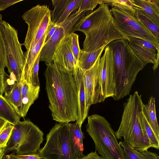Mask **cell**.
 <instances>
[{
	"label": "cell",
	"instance_id": "cell-1",
	"mask_svg": "<svg viewBox=\"0 0 159 159\" xmlns=\"http://www.w3.org/2000/svg\"><path fill=\"white\" fill-rule=\"evenodd\" d=\"M103 55L106 70V98L118 101L129 95L139 72L145 65L135 55L127 40H114Z\"/></svg>",
	"mask_w": 159,
	"mask_h": 159
},
{
	"label": "cell",
	"instance_id": "cell-2",
	"mask_svg": "<svg viewBox=\"0 0 159 159\" xmlns=\"http://www.w3.org/2000/svg\"><path fill=\"white\" fill-rule=\"evenodd\" d=\"M47 66L45 89L53 120L58 123L76 121L77 91L74 76L53 62Z\"/></svg>",
	"mask_w": 159,
	"mask_h": 159
},
{
	"label": "cell",
	"instance_id": "cell-3",
	"mask_svg": "<svg viewBox=\"0 0 159 159\" xmlns=\"http://www.w3.org/2000/svg\"><path fill=\"white\" fill-rule=\"evenodd\" d=\"M78 30L85 35L82 50L86 52L98 49L114 40L124 39L113 24L111 12L107 4L100 5L86 15Z\"/></svg>",
	"mask_w": 159,
	"mask_h": 159
},
{
	"label": "cell",
	"instance_id": "cell-4",
	"mask_svg": "<svg viewBox=\"0 0 159 159\" xmlns=\"http://www.w3.org/2000/svg\"><path fill=\"white\" fill-rule=\"evenodd\" d=\"M83 151L82 141L74 134L71 123H58L47 134L38 154L43 159H77Z\"/></svg>",
	"mask_w": 159,
	"mask_h": 159
},
{
	"label": "cell",
	"instance_id": "cell-5",
	"mask_svg": "<svg viewBox=\"0 0 159 159\" xmlns=\"http://www.w3.org/2000/svg\"><path fill=\"white\" fill-rule=\"evenodd\" d=\"M143 104L141 95L137 91L130 95L123 103L121 120L118 129L115 132L117 139L123 138L124 142L140 152L147 151L151 148L144 135L138 118V113Z\"/></svg>",
	"mask_w": 159,
	"mask_h": 159
},
{
	"label": "cell",
	"instance_id": "cell-6",
	"mask_svg": "<svg viewBox=\"0 0 159 159\" xmlns=\"http://www.w3.org/2000/svg\"><path fill=\"white\" fill-rule=\"evenodd\" d=\"M86 127L94 142L96 151L103 159H125L115 132L104 117L97 114L88 116Z\"/></svg>",
	"mask_w": 159,
	"mask_h": 159
},
{
	"label": "cell",
	"instance_id": "cell-7",
	"mask_svg": "<svg viewBox=\"0 0 159 159\" xmlns=\"http://www.w3.org/2000/svg\"><path fill=\"white\" fill-rule=\"evenodd\" d=\"M43 135V132L31 121H20L14 125L5 154L13 151L16 155L36 153L40 149Z\"/></svg>",
	"mask_w": 159,
	"mask_h": 159
},
{
	"label": "cell",
	"instance_id": "cell-8",
	"mask_svg": "<svg viewBox=\"0 0 159 159\" xmlns=\"http://www.w3.org/2000/svg\"><path fill=\"white\" fill-rule=\"evenodd\" d=\"M0 14V31L3 41L6 67L11 80L20 83L25 61V57L18 39L17 30L2 20Z\"/></svg>",
	"mask_w": 159,
	"mask_h": 159
},
{
	"label": "cell",
	"instance_id": "cell-9",
	"mask_svg": "<svg viewBox=\"0 0 159 159\" xmlns=\"http://www.w3.org/2000/svg\"><path fill=\"white\" fill-rule=\"evenodd\" d=\"M110 11L113 24L124 39L138 38L151 43L159 49V42L136 17L135 14L114 7H112Z\"/></svg>",
	"mask_w": 159,
	"mask_h": 159
},
{
	"label": "cell",
	"instance_id": "cell-10",
	"mask_svg": "<svg viewBox=\"0 0 159 159\" xmlns=\"http://www.w3.org/2000/svg\"><path fill=\"white\" fill-rule=\"evenodd\" d=\"M51 11L46 5H37L25 11L22 16L28 28L22 45L27 51L31 49L45 33L51 21Z\"/></svg>",
	"mask_w": 159,
	"mask_h": 159
},
{
	"label": "cell",
	"instance_id": "cell-11",
	"mask_svg": "<svg viewBox=\"0 0 159 159\" xmlns=\"http://www.w3.org/2000/svg\"><path fill=\"white\" fill-rule=\"evenodd\" d=\"M101 57L90 68L83 70L86 107L89 110L91 105L104 102L100 81Z\"/></svg>",
	"mask_w": 159,
	"mask_h": 159
},
{
	"label": "cell",
	"instance_id": "cell-12",
	"mask_svg": "<svg viewBox=\"0 0 159 159\" xmlns=\"http://www.w3.org/2000/svg\"><path fill=\"white\" fill-rule=\"evenodd\" d=\"M53 63L57 67L65 70L74 76L77 63L65 37L54 54Z\"/></svg>",
	"mask_w": 159,
	"mask_h": 159
},
{
	"label": "cell",
	"instance_id": "cell-13",
	"mask_svg": "<svg viewBox=\"0 0 159 159\" xmlns=\"http://www.w3.org/2000/svg\"><path fill=\"white\" fill-rule=\"evenodd\" d=\"M21 100L18 114L20 117H25L31 105L39 97L40 87H36L28 83L22 75L20 83Z\"/></svg>",
	"mask_w": 159,
	"mask_h": 159
},
{
	"label": "cell",
	"instance_id": "cell-14",
	"mask_svg": "<svg viewBox=\"0 0 159 159\" xmlns=\"http://www.w3.org/2000/svg\"><path fill=\"white\" fill-rule=\"evenodd\" d=\"M74 76L77 91L78 112L76 122L81 128L82 124L88 116L89 110L86 107L83 71L77 66Z\"/></svg>",
	"mask_w": 159,
	"mask_h": 159
},
{
	"label": "cell",
	"instance_id": "cell-15",
	"mask_svg": "<svg viewBox=\"0 0 159 159\" xmlns=\"http://www.w3.org/2000/svg\"><path fill=\"white\" fill-rule=\"evenodd\" d=\"M65 37L63 28L58 26L52 36L43 46L39 61L44 62L47 66L52 63L54 54Z\"/></svg>",
	"mask_w": 159,
	"mask_h": 159
},
{
	"label": "cell",
	"instance_id": "cell-16",
	"mask_svg": "<svg viewBox=\"0 0 159 159\" xmlns=\"http://www.w3.org/2000/svg\"><path fill=\"white\" fill-rule=\"evenodd\" d=\"M135 9L141 12L159 27V0H131Z\"/></svg>",
	"mask_w": 159,
	"mask_h": 159
},
{
	"label": "cell",
	"instance_id": "cell-17",
	"mask_svg": "<svg viewBox=\"0 0 159 159\" xmlns=\"http://www.w3.org/2000/svg\"><path fill=\"white\" fill-rule=\"evenodd\" d=\"M46 34V32L42 38L30 50L26 51L24 53L25 61L22 75L25 79L29 84L31 72L44 44Z\"/></svg>",
	"mask_w": 159,
	"mask_h": 159
},
{
	"label": "cell",
	"instance_id": "cell-18",
	"mask_svg": "<svg viewBox=\"0 0 159 159\" xmlns=\"http://www.w3.org/2000/svg\"><path fill=\"white\" fill-rule=\"evenodd\" d=\"M127 40L133 52L145 65L148 63L153 64L152 68L155 71L159 64V53L154 52L131 41Z\"/></svg>",
	"mask_w": 159,
	"mask_h": 159
},
{
	"label": "cell",
	"instance_id": "cell-19",
	"mask_svg": "<svg viewBox=\"0 0 159 159\" xmlns=\"http://www.w3.org/2000/svg\"><path fill=\"white\" fill-rule=\"evenodd\" d=\"M106 46H104L98 49L90 52L81 49L77 66L83 71L90 68L98 57L101 56Z\"/></svg>",
	"mask_w": 159,
	"mask_h": 159
},
{
	"label": "cell",
	"instance_id": "cell-20",
	"mask_svg": "<svg viewBox=\"0 0 159 159\" xmlns=\"http://www.w3.org/2000/svg\"><path fill=\"white\" fill-rule=\"evenodd\" d=\"M86 11L80 12L76 11L58 26L62 27L64 30L65 37L69 36L78 29L86 16Z\"/></svg>",
	"mask_w": 159,
	"mask_h": 159
},
{
	"label": "cell",
	"instance_id": "cell-21",
	"mask_svg": "<svg viewBox=\"0 0 159 159\" xmlns=\"http://www.w3.org/2000/svg\"><path fill=\"white\" fill-rule=\"evenodd\" d=\"M20 117L11 105L0 94V118L15 125L20 121Z\"/></svg>",
	"mask_w": 159,
	"mask_h": 159
},
{
	"label": "cell",
	"instance_id": "cell-22",
	"mask_svg": "<svg viewBox=\"0 0 159 159\" xmlns=\"http://www.w3.org/2000/svg\"><path fill=\"white\" fill-rule=\"evenodd\" d=\"M142 110L150 126L159 139V128L156 115L155 98L151 97L147 104H143Z\"/></svg>",
	"mask_w": 159,
	"mask_h": 159
},
{
	"label": "cell",
	"instance_id": "cell-23",
	"mask_svg": "<svg viewBox=\"0 0 159 159\" xmlns=\"http://www.w3.org/2000/svg\"><path fill=\"white\" fill-rule=\"evenodd\" d=\"M143 106L139 111L137 115L143 133L145 138L149 141L151 147L158 150L159 139L155 135L143 114L142 110Z\"/></svg>",
	"mask_w": 159,
	"mask_h": 159
},
{
	"label": "cell",
	"instance_id": "cell-24",
	"mask_svg": "<svg viewBox=\"0 0 159 159\" xmlns=\"http://www.w3.org/2000/svg\"><path fill=\"white\" fill-rule=\"evenodd\" d=\"M4 93V97L14 107L18 114L21 100L19 83L15 82L10 86H5Z\"/></svg>",
	"mask_w": 159,
	"mask_h": 159
},
{
	"label": "cell",
	"instance_id": "cell-25",
	"mask_svg": "<svg viewBox=\"0 0 159 159\" xmlns=\"http://www.w3.org/2000/svg\"><path fill=\"white\" fill-rule=\"evenodd\" d=\"M119 144L123 149L125 159H159L158 155L156 153L148 151L139 152L124 141H120Z\"/></svg>",
	"mask_w": 159,
	"mask_h": 159
},
{
	"label": "cell",
	"instance_id": "cell-26",
	"mask_svg": "<svg viewBox=\"0 0 159 159\" xmlns=\"http://www.w3.org/2000/svg\"><path fill=\"white\" fill-rule=\"evenodd\" d=\"M136 10V17L159 42V27L141 12L137 10Z\"/></svg>",
	"mask_w": 159,
	"mask_h": 159
},
{
	"label": "cell",
	"instance_id": "cell-27",
	"mask_svg": "<svg viewBox=\"0 0 159 159\" xmlns=\"http://www.w3.org/2000/svg\"><path fill=\"white\" fill-rule=\"evenodd\" d=\"M72 0H52L54 9L52 11L51 15V21L56 23L68 5Z\"/></svg>",
	"mask_w": 159,
	"mask_h": 159
},
{
	"label": "cell",
	"instance_id": "cell-28",
	"mask_svg": "<svg viewBox=\"0 0 159 159\" xmlns=\"http://www.w3.org/2000/svg\"><path fill=\"white\" fill-rule=\"evenodd\" d=\"M103 3L135 14L136 10L131 0H103Z\"/></svg>",
	"mask_w": 159,
	"mask_h": 159
},
{
	"label": "cell",
	"instance_id": "cell-29",
	"mask_svg": "<svg viewBox=\"0 0 159 159\" xmlns=\"http://www.w3.org/2000/svg\"><path fill=\"white\" fill-rule=\"evenodd\" d=\"M66 37L71 50L77 64L81 50L79 44V36L77 34L74 33Z\"/></svg>",
	"mask_w": 159,
	"mask_h": 159
},
{
	"label": "cell",
	"instance_id": "cell-30",
	"mask_svg": "<svg viewBox=\"0 0 159 159\" xmlns=\"http://www.w3.org/2000/svg\"><path fill=\"white\" fill-rule=\"evenodd\" d=\"M81 0H72L67 6L56 24L58 25L62 23L66 19L72 12L79 8Z\"/></svg>",
	"mask_w": 159,
	"mask_h": 159
},
{
	"label": "cell",
	"instance_id": "cell-31",
	"mask_svg": "<svg viewBox=\"0 0 159 159\" xmlns=\"http://www.w3.org/2000/svg\"><path fill=\"white\" fill-rule=\"evenodd\" d=\"M14 125L7 122L0 132V146L6 147L11 135Z\"/></svg>",
	"mask_w": 159,
	"mask_h": 159
},
{
	"label": "cell",
	"instance_id": "cell-32",
	"mask_svg": "<svg viewBox=\"0 0 159 159\" xmlns=\"http://www.w3.org/2000/svg\"><path fill=\"white\" fill-rule=\"evenodd\" d=\"M103 4V0H82L77 12L91 11H92L98 4Z\"/></svg>",
	"mask_w": 159,
	"mask_h": 159
},
{
	"label": "cell",
	"instance_id": "cell-33",
	"mask_svg": "<svg viewBox=\"0 0 159 159\" xmlns=\"http://www.w3.org/2000/svg\"><path fill=\"white\" fill-rule=\"evenodd\" d=\"M39 60L40 54L35 62L30 76V84L36 87H40V83L38 77Z\"/></svg>",
	"mask_w": 159,
	"mask_h": 159
},
{
	"label": "cell",
	"instance_id": "cell-34",
	"mask_svg": "<svg viewBox=\"0 0 159 159\" xmlns=\"http://www.w3.org/2000/svg\"><path fill=\"white\" fill-rule=\"evenodd\" d=\"M126 40L131 41L154 52L159 53V48H157L152 43L146 40L136 38H129Z\"/></svg>",
	"mask_w": 159,
	"mask_h": 159
},
{
	"label": "cell",
	"instance_id": "cell-35",
	"mask_svg": "<svg viewBox=\"0 0 159 159\" xmlns=\"http://www.w3.org/2000/svg\"><path fill=\"white\" fill-rule=\"evenodd\" d=\"M6 55L3 41L0 31V72L5 74Z\"/></svg>",
	"mask_w": 159,
	"mask_h": 159
},
{
	"label": "cell",
	"instance_id": "cell-36",
	"mask_svg": "<svg viewBox=\"0 0 159 159\" xmlns=\"http://www.w3.org/2000/svg\"><path fill=\"white\" fill-rule=\"evenodd\" d=\"M58 26L56 24L50 21L46 31V34L44 41L45 44L52 36L58 28Z\"/></svg>",
	"mask_w": 159,
	"mask_h": 159
},
{
	"label": "cell",
	"instance_id": "cell-37",
	"mask_svg": "<svg viewBox=\"0 0 159 159\" xmlns=\"http://www.w3.org/2000/svg\"><path fill=\"white\" fill-rule=\"evenodd\" d=\"M22 1V0H0V11H3L7 8Z\"/></svg>",
	"mask_w": 159,
	"mask_h": 159
},
{
	"label": "cell",
	"instance_id": "cell-38",
	"mask_svg": "<svg viewBox=\"0 0 159 159\" xmlns=\"http://www.w3.org/2000/svg\"><path fill=\"white\" fill-rule=\"evenodd\" d=\"M6 73L0 72V94L3 95L5 89V77Z\"/></svg>",
	"mask_w": 159,
	"mask_h": 159
},
{
	"label": "cell",
	"instance_id": "cell-39",
	"mask_svg": "<svg viewBox=\"0 0 159 159\" xmlns=\"http://www.w3.org/2000/svg\"><path fill=\"white\" fill-rule=\"evenodd\" d=\"M79 159H103L101 156H99L95 151L91 152L86 155L84 156L81 158Z\"/></svg>",
	"mask_w": 159,
	"mask_h": 159
},
{
	"label": "cell",
	"instance_id": "cell-40",
	"mask_svg": "<svg viewBox=\"0 0 159 159\" xmlns=\"http://www.w3.org/2000/svg\"><path fill=\"white\" fill-rule=\"evenodd\" d=\"M17 156L21 159H43L39 156L38 153Z\"/></svg>",
	"mask_w": 159,
	"mask_h": 159
},
{
	"label": "cell",
	"instance_id": "cell-41",
	"mask_svg": "<svg viewBox=\"0 0 159 159\" xmlns=\"http://www.w3.org/2000/svg\"><path fill=\"white\" fill-rule=\"evenodd\" d=\"M2 159H21L17 155L13 153L9 154H5L3 156Z\"/></svg>",
	"mask_w": 159,
	"mask_h": 159
},
{
	"label": "cell",
	"instance_id": "cell-42",
	"mask_svg": "<svg viewBox=\"0 0 159 159\" xmlns=\"http://www.w3.org/2000/svg\"><path fill=\"white\" fill-rule=\"evenodd\" d=\"M7 123V122L0 118V132L4 127Z\"/></svg>",
	"mask_w": 159,
	"mask_h": 159
},
{
	"label": "cell",
	"instance_id": "cell-43",
	"mask_svg": "<svg viewBox=\"0 0 159 159\" xmlns=\"http://www.w3.org/2000/svg\"><path fill=\"white\" fill-rule=\"evenodd\" d=\"M6 147L0 146V159H2L5 154Z\"/></svg>",
	"mask_w": 159,
	"mask_h": 159
}]
</instances>
